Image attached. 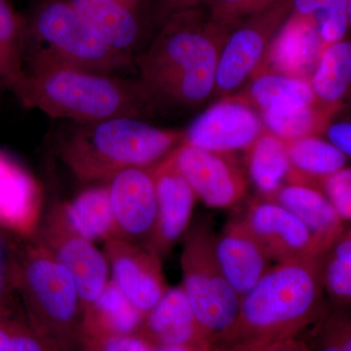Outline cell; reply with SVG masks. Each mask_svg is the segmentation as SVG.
Returning <instances> with one entry per match:
<instances>
[{
  "instance_id": "obj_7",
  "label": "cell",
  "mask_w": 351,
  "mask_h": 351,
  "mask_svg": "<svg viewBox=\"0 0 351 351\" xmlns=\"http://www.w3.org/2000/svg\"><path fill=\"white\" fill-rule=\"evenodd\" d=\"M216 235L210 219H198L184 234L181 256L182 287L203 337L211 343L232 326L241 299L217 258Z\"/></svg>"
},
{
  "instance_id": "obj_42",
  "label": "cell",
  "mask_w": 351,
  "mask_h": 351,
  "mask_svg": "<svg viewBox=\"0 0 351 351\" xmlns=\"http://www.w3.org/2000/svg\"><path fill=\"white\" fill-rule=\"evenodd\" d=\"M121 3H123L124 5L130 8L131 10L136 11L137 10L138 4L141 3L142 0H119Z\"/></svg>"
},
{
  "instance_id": "obj_15",
  "label": "cell",
  "mask_w": 351,
  "mask_h": 351,
  "mask_svg": "<svg viewBox=\"0 0 351 351\" xmlns=\"http://www.w3.org/2000/svg\"><path fill=\"white\" fill-rule=\"evenodd\" d=\"M147 168H129L108 181L115 219L114 237L138 242L149 239L157 218L156 184Z\"/></svg>"
},
{
  "instance_id": "obj_22",
  "label": "cell",
  "mask_w": 351,
  "mask_h": 351,
  "mask_svg": "<svg viewBox=\"0 0 351 351\" xmlns=\"http://www.w3.org/2000/svg\"><path fill=\"white\" fill-rule=\"evenodd\" d=\"M309 82L316 104L332 117L351 103V39L325 46Z\"/></svg>"
},
{
  "instance_id": "obj_19",
  "label": "cell",
  "mask_w": 351,
  "mask_h": 351,
  "mask_svg": "<svg viewBox=\"0 0 351 351\" xmlns=\"http://www.w3.org/2000/svg\"><path fill=\"white\" fill-rule=\"evenodd\" d=\"M40 193L36 180L0 152V226L31 234L38 223Z\"/></svg>"
},
{
  "instance_id": "obj_38",
  "label": "cell",
  "mask_w": 351,
  "mask_h": 351,
  "mask_svg": "<svg viewBox=\"0 0 351 351\" xmlns=\"http://www.w3.org/2000/svg\"><path fill=\"white\" fill-rule=\"evenodd\" d=\"M210 1L211 0H154L152 7V22L161 27L173 16L199 8L202 4H208Z\"/></svg>"
},
{
  "instance_id": "obj_41",
  "label": "cell",
  "mask_w": 351,
  "mask_h": 351,
  "mask_svg": "<svg viewBox=\"0 0 351 351\" xmlns=\"http://www.w3.org/2000/svg\"><path fill=\"white\" fill-rule=\"evenodd\" d=\"M154 351H221L214 343H204L197 345L169 346L156 348Z\"/></svg>"
},
{
  "instance_id": "obj_3",
  "label": "cell",
  "mask_w": 351,
  "mask_h": 351,
  "mask_svg": "<svg viewBox=\"0 0 351 351\" xmlns=\"http://www.w3.org/2000/svg\"><path fill=\"white\" fill-rule=\"evenodd\" d=\"M25 82L19 101L52 119L75 123L152 114L154 106L138 80L58 63L40 55L25 56Z\"/></svg>"
},
{
  "instance_id": "obj_31",
  "label": "cell",
  "mask_w": 351,
  "mask_h": 351,
  "mask_svg": "<svg viewBox=\"0 0 351 351\" xmlns=\"http://www.w3.org/2000/svg\"><path fill=\"white\" fill-rule=\"evenodd\" d=\"M300 338L308 351H351V307L328 304Z\"/></svg>"
},
{
  "instance_id": "obj_18",
  "label": "cell",
  "mask_w": 351,
  "mask_h": 351,
  "mask_svg": "<svg viewBox=\"0 0 351 351\" xmlns=\"http://www.w3.org/2000/svg\"><path fill=\"white\" fill-rule=\"evenodd\" d=\"M156 348L209 343L203 337L182 286L169 288L137 332Z\"/></svg>"
},
{
  "instance_id": "obj_29",
  "label": "cell",
  "mask_w": 351,
  "mask_h": 351,
  "mask_svg": "<svg viewBox=\"0 0 351 351\" xmlns=\"http://www.w3.org/2000/svg\"><path fill=\"white\" fill-rule=\"evenodd\" d=\"M322 282L331 306L351 307V228L323 253Z\"/></svg>"
},
{
  "instance_id": "obj_34",
  "label": "cell",
  "mask_w": 351,
  "mask_h": 351,
  "mask_svg": "<svg viewBox=\"0 0 351 351\" xmlns=\"http://www.w3.org/2000/svg\"><path fill=\"white\" fill-rule=\"evenodd\" d=\"M0 351H59L44 341L24 313H0Z\"/></svg>"
},
{
  "instance_id": "obj_9",
  "label": "cell",
  "mask_w": 351,
  "mask_h": 351,
  "mask_svg": "<svg viewBox=\"0 0 351 351\" xmlns=\"http://www.w3.org/2000/svg\"><path fill=\"white\" fill-rule=\"evenodd\" d=\"M73 277L83 313L100 297L110 282V265L105 253L89 240L75 234L56 210L46 219L34 239Z\"/></svg>"
},
{
  "instance_id": "obj_5",
  "label": "cell",
  "mask_w": 351,
  "mask_h": 351,
  "mask_svg": "<svg viewBox=\"0 0 351 351\" xmlns=\"http://www.w3.org/2000/svg\"><path fill=\"white\" fill-rule=\"evenodd\" d=\"M18 295L39 337L59 351H83V306L73 277L34 239L21 243Z\"/></svg>"
},
{
  "instance_id": "obj_36",
  "label": "cell",
  "mask_w": 351,
  "mask_h": 351,
  "mask_svg": "<svg viewBox=\"0 0 351 351\" xmlns=\"http://www.w3.org/2000/svg\"><path fill=\"white\" fill-rule=\"evenodd\" d=\"M318 189L331 201L343 223L351 221V167L325 178Z\"/></svg>"
},
{
  "instance_id": "obj_23",
  "label": "cell",
  "mask_w": 351,
  "mask_h": 351,
  "mask_svg": "<svg viewBox=\"0 0 351 351\" xmlns=\"http://www.w3.org/2000/svg\"><path fill=\"white\" fill-rule=\"evenodd\" d=\"M145 317L110 279L100 297L83 313L82 343L88 339L136 334Z\"/></svg>"
},
{
  "instance_id": "obj_11",
  "label": "cell",
  "mask_w": 351,
  "mask_h": 351,
  "mask_svg": "<svg viewBox=\"0 0 351 351\" xmlns=\"http://www.w3.org/2000/svg\"><path fill=\"white\" fill-rule=\"evenodd\" d=\"M172 154L176 167L208 207H230L244 197L246 178L225 154L184 142Z\"/></svg>"
},
{
  "instance_id": "obj_17",
  "label": "cell",
  "mask_w": 351,
  "mask_h": 351,
  "mask_svg": "<svg viewBox=\"0 0 351 351\" xmlns=\"http://www.w3.org/2000/svg\"><path fill=\"white\" fill-rule=\"evenodd\" d=\"M325 46L313 20L292 14L265 53L269 73L308 80Z\"/></svg>"
},
{
  "instance_id": "obj_4",
  "label": "cell",
  "mask_w": 351,
  "mask_h": 351,
  "mask_svg": "<svg viewBox=\"0 0 351 351\" xmlns=\"http://www.w3.org/2000/svg\"><path fill=\"white\" fill-rule=\"evenodd\" d=\"M75 124L61 141L60 156L84 182H108L129 168L156 165L184 137L133 117Z\"/></svg>"
},
{
  "instance_id": "obj_2",
  "label": "cell",
  "mask_w": 351,
  "mask_h": 351,
  "mask_svg": "<svg viewBox=\"0 0 351 351\" xmlns=\"http://www.w3.org/2000/svg\"><path fill=\"white\" fill-rule=\"evenodd\" d=\"M226 31L200 7L161 25L149 47L134 57L138 82L154 108L157 101L195 107L209 98Z\"/></svg>"
},
{
  "instance_id": "obj_32",
  "label": "cell",
  "mask_w": 351,
  "mask_h": 351,
  "mask_svg": "<svg viewBox=\"0 0 351 351\" xmlns=\"http://www.w3.org/2000/svg\"><path fill=\"white\" fill-rule=\"evenodd\" d=\"M291 13L313 20L325 45L343 40L350 31L348 0H292Z\"/></svg>"
},
{
  "instance_id": "obj_14",
  "label": "cell",
  "mask_w": 351,
  "mask_h": 351,
  "mask_svg": "<svg viewBox=\"0 0 351 351\" xmlns=\"http://www.w3.org/2000/svg\"><path fill=\"white\" fill-rule=\"evenodd\" d=\"M172 152L149 169L156 184L157 218L147 244L159 255L170 251L188 232L196 197L176 167Z\"/></svg>"
},
{
  "instance_id": "obj_28",
  "label": "cell",
  "mask_w": 351,
  "mask_h": 351,
  "mask_svg": "<svg viewBox=\"0 0 351 351\" xmlns=\"http://www.w3.org/2000/svg\"><path fill=\"white\" fill-rule=\"evenodd\" d=\"M247 149L251 180L267 197L280 188L290 172L286 142L270 132L262 133Z\"/></svg>"
},
{
  "instance_id": "obj_27",
  "label": "cell",
  "mask_w": 351,
  "mask_h": 351,
  "mask_svg": "<svg viewBox=\"0 0 351 351\" xmlns=\"http://www.w3.org/2000/svg\"><path fill=\"white\" fill-rule=\"evenodd\" d=\"M251 100L265 110H289L315 105L311 82L277 73H260L249 89Z\"/></svg>"
},
{
  "instance_id": "obj_20",
  "label": "cell",
  "mask_w": 351,
  "mask_h": 351,
  "mask_svg": "<svg viewBox=\"0 0 351 351\" xmlns=\"http://www.w3.org/2000/svg\"><path fill=\"white\" fill-rule=\"evenodd\" d=\"M267 200L276 202L295 215L311 230L323 250L345 232L343 219L320 189L306 184L281 186Z\"/></svg>"
},
{
  "instance_id": "obj_8",
  "label": "cell",
  "mask_w": 351,
  "mask_h": 351,
  "mask_svg": "<svg viewBox=\"0 0 351 351\" xmlns=\"http://www.w3.org/2000/svg\"><path fill=\"white\" fill-rule=\"evenodd\" d=\"M290 12L292 0H283L233 27L219 52L214 91L230 93L258 69L276 31Z\"/></svg>"
},
{
  "instance_id": "obj_16",
  "label": "cell",
  "mask_w": 351,
  "mask_h": 351,
  "mask_svg": "<svg viewBox=\"0 0 351 351\" xmlns=\"http://www.w3.org/2000/svg\"><path fill=\"white\" fill-rule=\"evenodd\" d=\"M215 248L226 279L240 298L274 267L269 254L242 219L230 221L216 235Z\"/></svg>"
},
{
  "instance_id": "obj_33",
  "label": "cell",
  "mask_w": 351,
  "mask_h": 351,
  "mask_svg": "<svg viewBox=\"0 0 351 351\" xmlns=\"http://www.w3.org/2000/svg\"><path fill=\"white\" fill-rule=\"evenodd\" d=\"M0 226V313H23L18 295V269L22 241Z\"/></svg>"
},
{
  "instance_id": "obj_39",
  "label": "cell",
  "mask_w": 351,
  "mask_h": 351,
  "mask_svg": "<svg viewBox=\"0 0 351 351\" xmlns=\"http://www.w3.org/2000/svg\"><path fill=\"white\" fill-rule=\"evenodd\" d=\"M328 140L338 147L348 157H351V120L335 122L326 130Z\"/></svg>"
},
{
  "instance_id": "obj_35",
  "label": "cell",
  "mask_w": 351,
  "mask_h": 351,
  "mask_svg": "<svg viewBox=\"0 0 351 351\" xmlns=\"http://www.w3.org/2000/svg\"><path fill=\"white\" fill-rule=\"evenodd\" d=\"M283 0H211L209 15L217 24L230 29L242 21L262 13Z\"/></svg>"
},
{
  "instance_id": "obj_6",
  "label": "cell",
  "mask_w": 351,
  "mask_h": 351,
  "mask_svg": "<svg viewBox=\"0 0 351 351\" xmlns=\"http://www.w3.org/2000/svg\"><path fill=\"white\" fill-rule=\"evenodd\" d=\"M25 56L52 61L105 75L135 71L134 56L101 40L69 0H41L25 19Z\"/></svg>"
},
{
  "instance_id": "obj_1",
  "label": "cell",
  "mask_w": 351,
  "mask_h": 351,
  "mask_svg": "<svg viewBox=\"0 0 351 351\" xmlns=\"http://www.w3.org/2000/svg\"><path fill=\"white\" fill-rule=\"evenodd\" d=\"M322 255L272 267L240 299L237 319L214 345L221 351H261L301 336L328 306Z\"/></svg>"
},
{
  "instance_id": "obj_30",
  "label": "cell",
  "mask_w": 351,
  "mask_h": 351,
  "mask_svg": "<svg viewBox=\"0 0 351 351\" xmlns=\"http://www.w3.org/2000/svg\"><path fill=\"white\" fill-rule=\"evenodd\" d=\"M332 117L331 113L317 104L295 110H263L265 125L270 133L284 141L326 133Z\"/></svg>"
},
{
  "instance_id": "obj_13",
  "label": "cell",
  "mask_w": 351,
  "mask_h": 351,
  "mask_svg": "<svg viewBox=\"0 0 351 351\" xmlns=\"http://www.w3.org/2000/svg\"><path fill=\"white\" fill-rule=\"evenodd\" d=\"M262 120L246 104L223 101L215 104L195 119L184 143L217 152L248 149L262 134Z\"/></svg>"
},
{
  "instance_id": "obj_10",
  "label": "cell",
  "mask_w": 351,
  "mask_h": 351,
  "mask_svg": "<svg viewBox=\"0 0 351 351\" xmlns=\"http://www.w3.org/2000/svg\"><path fill=\"white\" fill-rule=\"evenodd\" d=\"M112 282L147 315L168 291L160 255L149 245L112 237L105 250Z\"/></svg>"
},
{
  "instance_id": "obj_26",
  "label": "cell",
  "mask_w": 351,
  "mask_h": 351,
  "mask_svg": "<svg viewBox=\"0 0 351 351\" xmlns=\"http://www.w3.org/2000/svg\"><path fill=\"white\" fill-rule=\"evenodd\" d=\"M25 82V19L10 0H0V82L19 99Z\"/></svg>"
},
{
  "instance_id": "obj_24",
  "label": "cell",
  "mask_w": 351,
  "mask_h": 351,
  "mask_svg": "<svg viewBox=\"0 0 351 351\" xmlns=\"http://www.w3.org/2000/svg\"><path fill=\"white\" fill-rule=\"evenodd\" d=\"M291 169V184L318 189L320 182L346 167L348 156L338 147L320 136L285 141Z\"/></svg>"
},
{
  "instance_id": "obj_43",
  "label": "cell",
  "mask_w": 351,
  "mask_h": 351,
  "mask_svg": "<svg viewBox=\"0 0 351 351\" xmlns=\"http://www.w3.org/2000/svg\"><path fill=\"white\" fill-rule=\"evenodd\" d=\"M348 19H350V29H351V0H348Z\"/></svg>"
},
{
  "instance_id": "obj_21",
  "label": "cell",
  "mask_w": 351,
  "mask_h": 351,
  "mask_svg": "<svg viewBox=\"0 0 351 351\" xmlns=\"http://www.w3.org/2000/svg\"><path fill=\"white\" fill-rule=\"evenodd\" d=\"M95 34L110 47L133 56L144 29L136 11L119 0H69Z\"/></svg>"
},
{
  "instance_id": "obj_12",
  "label": "cell",
  "mask_w": 351,
  "mask_h": 351,
  "mask_svg": "<svg viewBox=\"0 0 351 351\" xmlns=\"http://www.w3.org/2000/svg\"><path fill=\"white\" fill-rule=\"evenodd\" d=\"M242 219L277 263L294 262L325 252L302 221L272 201L252 203Z\"/></svg>"
},
{
  "instance_id": "obj_37",
  "label": "cell",
  "mask_w": 351,
  "mask_h": 351,
  "mask_svg": "<svg viewBox=\"0 0 351 351\" xmlns=\"http://www.w3.org/2000/svg\"><path fill=\"white\" fill-rule=\"evenodd\" d=\"M156 348L137 332L83 341V351H154Z\"/></svg>"
},
{
  "instance_id": "obj_25",
  "label": "cell",
  "mask_w": 351,
  "mask_h": 351,
  "mask_svg": "<svg viewBox=\"0 0 351 351\" xmlns=\"http://www.w3.org/2000/svg\"><path fill=\"white\" fill-rule=\"evenodd\" d=\"M69 228L93 242L114 237L115 219L108 186L88 189L60 209Z\"/></svg>"
},
{
  "instance_id": "obj_40",
  "label": "cell",
  "mask_w": 351,
  "mask_h": 351,
  "mask_svg": "<svg viewBox=\"0 0 351 351\" xmlns=\"http://www.w3.org/2000/svg\"><path fill=\"white\" fill-rule=\"evenodd\" d=\"M261 351H308L304 341L300 337L291 338Z\"/></svg>"
}]
</instances>
